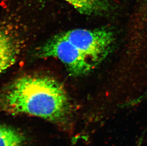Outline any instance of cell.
<instances>
[{
  "label": "cell",
  "mask_w": 147,
  "mask_h": 146,
  "mask_svg": "<svg viewBox=\"0 0 147 146\" xmlns=\"http://www.w3.org/2000/svg\"><path fill=\"white\" fill-rule=\"evenodd\" d=\"M0 111L39 117L64 126L71 121L73 105L58 80L47 76L27 75L0 90Z\"/></svg>",
  "instance_id": "6da1fadb"
},
{
  "label": "cell",
  "mask_w": 147,
  "mask_h": 146,
  "mask_svg": "<svg viewBox=\"0 0 147 146\" xmlns=\"http://www.w3.org/2000/svg\"><path fill=\"white\" fill-rule=\"evenodd\" d=\"M61 34L84 54L95 66L108 56L115 45V35L107 28L75 29Z\"/></svg>",
  "instance_id": "7a4b0ae2"
},
{
  "label": "cell",
  "mask_w": 147,
  "mask_h": 146,
  "mask_svg": "<svg viewBox=\"0 0 147 146\" xmlns=\"http://www.w3.org/2000/svg\"><path fill=\"white\" fill-rule=\"evenodd\" d=\"M38 54L42 58H52L61 61L73 76L86 75L95 67L89 58L61 33L54 36L43 44Z\"/></svg>",
  "instance_id": "3957f363"
},
{
  "label": "cell",
  "mask_w": 147,
  "mask_h": 146,
  "mask_svg": "<svg viewBox=\"0 0 147 146\" xmlns=\"http://www.w3.org/2000/svg\"><path fill=\"white\" fill-rule=\"evenodd\" d=\"M22 45V40L16 30L0 26V76L16 63Z\"/></svg>",
  "instance_id": "277c9868"
},
{
  "label": "cell",
  "mask_w": 147,
  "mask_h": 146,
  "mask_svg": "<svg viewBox=\"0 0 147 146\" xmlns=\"http://www.w3.org/2000/svg\"><path fill=\"white\" fill-rule=\"evenodd\" d=\"M71 4L82 14L101 15L109 11L111 5L108 0H63Z\"/></svg>",
  "instance_id": "5b68a950"
},
{
  "label": "cell",
  "mask_w": 147,
  "mask_h": 146,
  "mask_svg": "<svg viewBox=\"0 0 147 146\" xmlns=\"http://www.w3.org/2000/svg\"><path fill=\"white\" fill-rule=\"evenodd\" d=\"M25 140V136L19 131L0 125V146H22Z\"/></svg>",
  "instance_id": "8992f818"
}]
</instances>
